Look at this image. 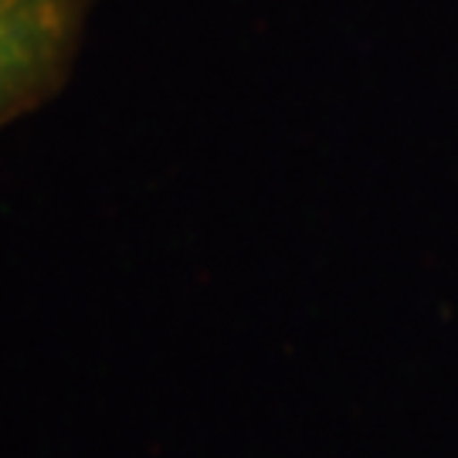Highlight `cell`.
I'll return each mask as SVG.
<instances>
[{"label": "cell", "instance_id": "1", "mask_svg": "<svg viewBox=\"0 0 458 458\" xmlns=\"http://www.w3.org/2000/svg\"><path fill=\"white\" fill-rule=\"evenodd\" d=\"M96 0H0V130L65 85Z\"/></svg>", "mask_w": 458, "mask_h": 458}]
</instances>
